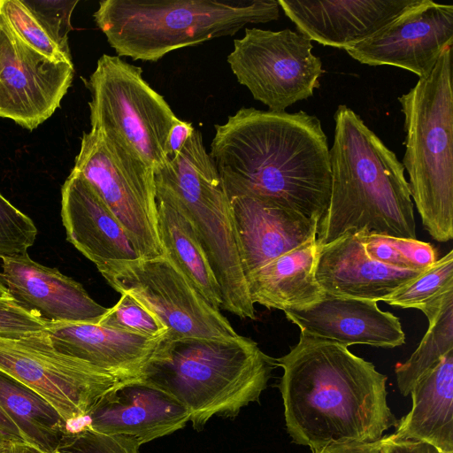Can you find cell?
Instances as JSON below:
<instances>
[{"mask_svg": "<svg viewBox=\"0 0 453 453\" xmlns=\"http://www.w3.org/2000/svg\"><path fill=\"white\" fill-rule=\"evenodd\" d=\"M210 155L229 199H268L319 222L326 211L330 150L314 115L242 107L215 126Z\"/></svg>", "mask_w": 453, "mask_h": 453, "instance_id": "1", "label": "cell"}, {"mask_svg": "<svg viewBox=\"0 0 453 453\" xmlns=\"http://www.w3.org/2000/svg\"><path fill=\"white\" fill-rule=\"evenodd\" d=\"M275 361L283 370L278 388L294 443L319 453L379 441L396 425L387 402V376L347 347L301 333Z\"/></svg>", "mask_w": 453, "mask_h": 453, "instance_id": "2", "label": "cell"}, {"mask_svg": "<svg viewBox=\"0 0 453 453\" xmlns=\"http://www.w3.org/2000/svg\"><path fill=\"white\" fill-rule=\"evenodd\" d=\"M334 119L330 199L317 245L349 232L417 239L402 163L350 108L339 105Z\"/></svg>", "mask_w": 453, "mask_h": 453, "instance_id": "3", "label": "cell"}, {"mask_svg": "<svg viewBox=\"0 0 453 453\" xmlns=\"http://www.w3.org/2000/svg\"><path fill=\"white\" fill-rule=\"evenodd\" d=\"M274 358L250 338H183L162 341L140 379L169 394L201 430L214 416L234 418L257 402L266 388Z\"/></svg>", "mask_w": 453, "mask_h": 453, "instance_id": "4", "label": "cell"}, {"mask_svg": "<svg viewBox=\"0 0 453 453\" xmlns=\"http://www.w3.org/2000/svg\"><path fill=\"white\" fill-rule=\"evenodd\" d=\"M276 0H103L93 17L119 57L167 53L279 19Z\"/></svg>", "mask_w": 453, "mask_h": 453, "instance_id": "5", "label": "cell"}, {"mask_svg": "<svg viewBox=\"0 0 453 453\" xmlns=\"http://www.w3.org/2000/svg\"><path fill=\"white\" fill-rule=\"evenodd\" d=\"M452 46L431 73L398 97L404 115L405 153L411 196L422 224L437 242L453 238Z\"/></svg>", "mask_w": 453, "mask_h": 453, "instance_id": "6", "label": "cell"}, {"mask_svg": "<svg viewBox=\"0 0 453 453\" xmlns=\"http://www.w3.org/2000/svg\"><path fill=\"white\" fill-rule=\"evenodd\" d=\"M156 188L172 196L188 216L219 284L223 309L255 319L242 272L230 201L219 171L196 129L180 152L154 172Z\"/></svg>", "mask_w": 453, "mask_h": 453, "instance_id": "7", "label": "cell"}, {"mask_svg": "<svg viewBox=\"0 0 453 453\" xmlns=\"http://www.w3.org/2000/svg\"><path fill=\"white\" fill-rule=\"evenodd\" d=\"M86 84L91 129L119 142L154 172L164 167L169 133L180 119L143 79L142 68L103 54Z\"/></svg>", "mask_w": 453, "mask_h": 453, "instance_id": "8", "label": "cell"}, {"mask_svg": "<svg viewBox=\"0 0 453 453\" xmlns=\"http://www.w3.org/2000/svg\"><path fill=\"white\" fill-rule=\"evenodd\" d=\"M73 171L99 194L141 258L164 255L151 166L114 138L90 129L81 136Z\"/></svg>", "mask_w": 453, "mask_h": 453, "instance_id": "9", "label": "cell"}, {"mask_svg": "<svg viewBox=\"0 0 453 453\" xmlns=\"http://www.w3.org/2000/svg\"><path fill=\"white\" fill-rule=\"evenodd\" d=\"M0 371L50 403L65 422L68 435L84 429L91 409L119 381L58 351L45 330L21 338L0 337Z\"/></svg>", "mask_w": 453, "mask_h": 453, "instance_id": "10", "label": "cell"}, {"mask_svg": "<svg viewBox=\"0 0 453 453\" xmlns=\"http://www.w3.org/2000/svg\"><path fill=\"white\" fill-rule=\"evenodd\" d=\"M96 268L111 288L134 296L160 320L166 340L238 335L165 255L110 261Z\"/></svg>", "mask_w": 453, "mask_h": 453, "instance_id": "11", "label": "cell"}, {"mask_svg": "<svg viewBox=\"0 0 453 453\" xmlns=\"http://www.w3.org/2000/svg\"><path fill=\"white\" fill-rule=\"evenodd\" d=\"M312 48L309 38L289 28L247 27L243 37L234 40L227 63L255 100L269 111H284L319 87L324 70Z\"/></svg>", "mask_w": 453, "mask_h": 453, "instance_id": "12", "label": "cell"}, {"mask_svg": "<svg viewBox=\"0 0 453 453\" xmlns=\"http://www.w3.org/2000/svg\"><path fill=\"white\" fill-rule=\"evenodd\" d=\"M73 63L26 44L0 15V118L34 130L59 107L73 79Z\"/></svg>", "mask_w": 453, "mask_h": 453, "instance_id": "13", "label": "cell"}, {"mask_svg": "<svg viewBox=\"0 0 453 453\" xmlns=\"http://www.w3.org/2000/svg\"><path fill=\"white\" fill-rule=\"evenodd\" d=\"M453 44V5L419 0L369 38L346 49L361 64L393 65L428 76Z\"/></svg>", "mask_w": 453, "mask_h": 453, "instance_id": "14", "label": "cell"}, {"mask_svg": "<svg viewBox=\"0 0 453 453\" xmlns=\"http://www.w3.org/2000/svg\"><path fill=\"white\" fill-rule=\"evenodd\" d=\"M186 408L159 388L135 378L118 381L89 411L84 429L135 438L141 444L181 429Z\"/></svg>", "mask_w": 453, "mask_h": 453, "instance_id": "15", "label": "cell"}, {"mask_svg": "<svg viewBox=\"0 0 453 453\" xmlns=\"http://www.w3.org/2000/svg\"><path fill=\"white\" fill-rule=\"evenodd\" d=\"M0 282L16 302L48 323L98 324L108 311L80 282L28 253L2 258Z\"/></svg>", "mask_w": 453, "mask_h": 453, "instance_id": "16", "label": "cell"}, {"mask_svg": "<svg viewBox=\"0 0 453 453\" xmlns=\"http://www.w3.org/2000/svg\"><path fill=\"white\" fill-rule=\"evenodd\" d=\"M378 302L324 293L318 301L283 311L301 333L345 347L365 344L395 348L405 342L399 319L381 311Z\"/></svg>", "mask_w": 453, "mask_h": 453, "instance_id": "17", "label": "cell"}, {"mask_svg": "<svg viewBox=\"0 0 453 453\" xmlns=\"http://www.w3.org/2000/svg\"><path fill=\"white\" fill-rule=\"evenodd\" d=\"M419 0H278L299 33L325 46L350 48Z\"/></svg>", "mask_w": 453, "mask_h": 453, "instance_id": "18", "label": "cell"}, {"mask_svg": "<svg viewBox=\"0 0 453 453\" xmlns=\"http://www.w3.org/2000/svg\"><path fill=\"white\" fill-rule=\"evenodd\" d=\"M229 201L245 278L317 234L319 221L273 201L251 196Z\"/></svg>", "mask_w": 453, "mask_h": 453, "instance_id": "19", "label": "cell"}, {"mask_svg": "<svg viewBox=\"0 0 453 453\" xmlns=\"http://www.w3.org/2000/svg\"><path fill=\"white\" fill-rule=\"evenodd\" d=\"M61 219L67 241L96 267L140 257L99 194L73 170L61 188Z\"/></svg>", "mask_w": 453, "mask_h": 453, "instance_id": "20", "label": "cell"}, {"mask_svg": "<svg viewBox=\"0 0 453 453\" xmlns=\"http://www.w3.org/2000/svg\"><path fill=\"white\" fill-rule=\"evenodd\" d=\"M422 271L395 268L372 259L359 235L349 232L318 246L314 276L326 294L378 302Z\"/></svg>", "mask_w": 453, "mask_h": 453, "instance_id": "21", "label": "cell"}, {"mask_svg": "<svg viewBox=\"0 0 453 453\" xmlns=\"http://www.w3.org/2000/svg\"><path fill=\"white\" fill-rule=\"evenodd\" d=\"M45 332L58 351L85 361L119 381L139 378L165 338H147L95 323H48Z\"/></svg>", "mask_w": 453, "mask_h": 453, "instance_id": "22", "label": "cell"}, {"mask_svg": "<svg viewBox=\"0 0 453 453\" xmlns=\"http://www.w3.org/2000/svg\"><path fill=\"white\" fill-rule=\"evenodd\" d=\"M410 394L412 407L397 421L393 437L453 453V350L422 376Z\"/></svg>", "mask_w": 453, "mask_h": 453, "instance_id": "23", "label": "cell"}, {"mask_svg": "<svg viewBox=\"0 0 453 453\" xmlns=\"http://www.w3.org/2000/svg\"><path fill=\"white\" fill-rule=\"evenodd\" d=\"M316 235L246 276L251 302L285 311L309 305L322 297L314 266Z\"/></svg>", "mask_w": 453, "mask_h": 453, "instance_id": "24", "label": "cell"}, {"mask_svg": "<svg viewBox=\"0 0 453 453\" xmlns=\"http://www.w3.org/2000/svg\"><path fill=\"white\" fill-rule=\"evenodd\" d=\"M67 435L65 422L50 403L0 371V436L51 453Z\"/></svg>", "mask_w": 453, "mask_h": 453, "instance_id": "25", "label": "cell"}, {"mask_svg": "<svg viewBox=\"0 0 453 453\" xmlns=\"http://www.w3.org/2000/svg\"><path fill=\"white\" fill-rule=\"evenodd\" d=\"M157 233L169 260L216 310L222 305L219 284L185 211L165 191L156 188Z\"/></svg>", "mask_w": 453, "mask_h": 453, "instance_id": "26", "label": "cell"}, {"mask_svg": "<svg viewBox=\"0 0 453 453\" xmlns=\"http://www.w3.org/2000/svg\"><path fill=\"white\" fill-rule=\"evenodd\" d=\"M427 319L428 329L416 350L404 363L395 365L397 387L403 396L410 395L416 382L453 350V290Z\"/></svg>", "mask_w": 453, "mask_h": 453, "instance_id": "27", "label": "cell"}, {"mask_svg": "<svg viewBox=\"0 0 453 453\" xmlns=\"http://www.w3.org/2000/svg\"><path fill=\"white\" fill-rule=\"evenodd\" d=\"M453 290V250L437 259L381 301L389 305L422 310Z\"/></svg>", "mask_w": 453, "mask_h": 453, "instance_id": "28", "label": "cell"}, {"mask_svg": "<svg viewBox=\"0 0 453 453\" xmlns=\"http://www.w3.org/2000/svg\"><path fill=\"white\" fill-rule=\"evenodd\" d=\"M356 234L359 235L369 257L392 267L422 271L438 259L435 248L428 242L381 234Z\"/></svg>", "mask_w": 453, "mask_h": 453, "instance_id": "29", "label": "cell"}, {"mask_svg": "<svg viewBox=\"0 0 453 453\" xmlns=\"http://www.w3.org/2000/svg\"><path fill=\"white\" fill-rule=\"evenodd\" d=\"M0 15L14 34L31 48L52 60L73 63L71 53L59 47L22 0H0Z\"/></svg>", "mask_w": 453, "mask_h": 453, "instance_id": "30", "label": "cell"}, {"mask_svg": "<svg viewBox=\"0 0 453 453\" xmlns=\"http://www.w3.org/2000/svg\"><path fill=\"white\" fill-rule=\"evenodd\" d=\"M99 325L147 338L165 337L166 327L144 305L129 294H121L119 302L108 308Z\"/></svg>", "mask_w": 453, "mask_h": 453, "instance_id": "31", "label": "cell"}, {"mask_svg": "<svg viewBox=\"0 0 453 453\" xmlns=\"http://www.w3.org/2000/svg\"><path fill=\"white\" fill-rule=\"evenodd\" d=\"M36 236L32 219L0 193V258L27 253Z\"/></svg>", "mask_w": 453, "mask_h": 453, "instance_id": "32", "label": "cell"}, {"mask_svg": "<svg viewBox=\"0 0 453 453\" xmlns=\"http://www.w3.org/2000/svg\"><path fill=\"white\" fill-rule=\"evenodd\" d=\"M141 445L129 435L107 434L86 428L66 436L59 450L64 453H139Z\"/></svg>", "mask_w": 453, "mask_h": 453, "instance_id": "33", "label": "cell"}, {"mask_svg": "<svg viewBox=\"0 0 453 453\" xmlns=\"http://www.w3.org/2000/svg\"><path fill=\"white\" fill-rule=\"evenodd\" d=\"M42 21L59 47L71 53L68 35L73 29L72 13L78 0H22Z\"/></svg>", "mask_w": 453, "mask_h": 453, "instance_id": "34", "label": "cell"}, {"mask_svg": "<svg viewBox=\"0 0 453 453\" xmlns=\"http://www.w3.org/2000/svg\"><path fill=\"white\" fill-rule=\"evenodd\" d=\"M48 322L27 310L12 296H0V337L21 338L46 329Z\"/></svg>", "mask_w": 453, "mask_h": 453, "instance_id": "35", "label": "cell"}, {"mask_svg": "<svg viewBox=\"0 0 453 453\" xmlns=\"http://www.w3.org/2000/svg\"><path fill=\"white\" fill-rule=\"evenodd\" d=\"M383 453H441L435 447L423 441L399 440L385 435Z\"/></svg>", "mask_w": 453, "mask_h": 453, "instance_id": "36", "label": "cell"}, {"mask_svg": "<svg viewBox=\"0 0 453 453\" xmlns=\"http://www.w3.org/2000/svg\"><path fill=\"white\" fill-rule=\"evenodd\" d=\"M195 127L190 122L180 119L172 127L167 140V155L169 158L175 157L187 140L190 137Z\"/></svg>", "mask_w": 453, "mask_h": 453, "instance_id": "37", "label": "cell"}, {"mask_svg": "<svg viewBox=\"0 0 453 453\" xmlns=\"http://www.w3.org/2000/svg\"><path fill=\"white\" fill-rule=\"evenodd\" d=\"M385 436L373 442L347 443L329 446L319 453H383Z\"/></svg>", "mask_w": 453, "mask_h": 453, "instance_id": "38", "label": "cell"}, {"mask_svg": "<svg viewBox=\"0 0 453 453\" xmlns=\"http://www.w3.org/2000/svg\"><path fill=\"white\" fill-rule=\"evenodd\" d=\"M26 444L14 438L0 437V453H23Z\"/></svg>", "mask_w": 453, "mask_h": 453, "instance_id": "39", "label": "cell"}, {"mask_svg": "<svg viewBox=\"0 0 453 453\" xmlns=\"http://www.w3.org/2000/svg\"><path fill=\"white\" fill-rule=\"evenodd\" d=\"M23 453H45V452L42 451L41 449H37L36 447H34L29 444H26Z\"/></svg>", "mask_w": 453, "mask_h": 453, "instance_id": "40", "label": "cell"}, {"mask_svg": "<svg viewBox=\"0 0 453 453\" xmlns=\"http://www.w3.org/2000/svg\"><path fill=\"white\" fill-rule=\"evenodd\" d=\"M10 296L7 288L0 282V296Z\"/></svg>", "mask_w": 453, "mask_h": 453, "instance_id": "41", "label": "cell"}, {"mask_svg": "<svg viewBox=\"0 0 453 453\" xmlns=\"http://www.w3.org/2000/svg\"><path fill=\"white\" fill-rule=\"evenodd\" d=\"M51 453H64V452L59 449H56V450L52 451Z\"/></svg>", "mask_w": 453, "mask_h": 453, "instance_id": "42", "label": "cell"}, {"mask_svg": "<svg viewBox=\"0 0 453 453\" xmlns=\"http://www.w3.org/2000/svg\"><path fill=\"white\" fill-rule=\"evenodd\" d=\"M1 437V436H0Z\"/></svg>", "mask_w": 453, "mask_h": 453, "instance_id": "43", "label": "cell"}]
</instances>
